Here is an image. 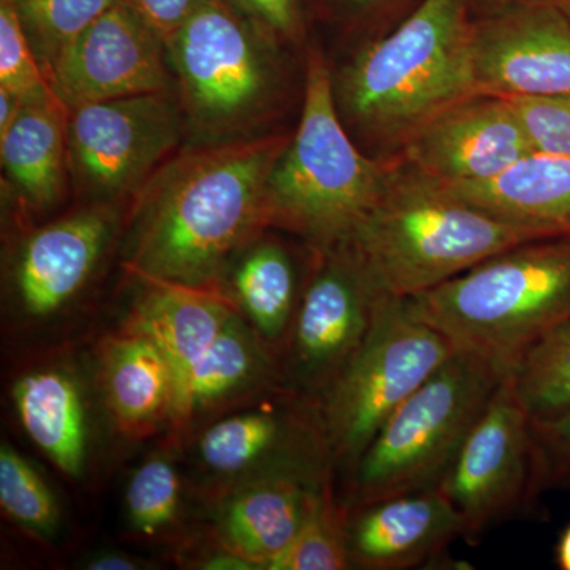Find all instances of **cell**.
Wrapping results in <instances>:
<instances>
[{"label":"cell","mask_w":570,"mask_h":570,"mask_svg":"<svg viewBox=\"0 0 570 570\" xmlns=\"http://www.w3.org/2000/svg\"><path fill=\"white\" fill-rule=\"evenodd\" d=\"M0 88L24 100L56 94L33 52L13 0H0Z\"/></svg>","instance_id":"31"},{"label":"cell","mask_w":570,"mask_h":570,"mask_svg":"<svg viewBox=\"0 0 570 570\" xmlns=\"http://www.w3.org/2000/svg\"><path fill=\"white\" fill-rule=\"evenodd\" d=\"M557 564L561 570H570V524L558 540Z\"/></svg>","instance_id":"39"},{"label":"cell","mask_w":570,"mask_h":570,"mask_svg":"<svg viewBox=\"0 0 570 570\" xmlns=\"http://www.w3.org/2000/svg\"><path fill=\"white\" fill-rule=\"evenodd\" d=\"M472 0H422L395 28L367 41L333 77L346 127L404 142L431 118L475 96Z\"/></svg>","instance_id":"2"},{"label":"cell","mask_w":570,"mask_h":570,"mask_svg":"<svg viewBox=\"0 0 570 570\" xmlns=\"http://www.w3.org/2000/svg\"><path fill=\"white\" fill-rule=\"evenodd\" d=\"M14 409L29 439L69 478L88 460V419L80 384L66 367L47 366L17 379Z\"/></svg>","instance_id":"25"},{"label":"cell","mask_w":570,"mask_h":570,"mask_svg":"<svg viewBox=\"0 0 570 570\" xmlns=\"http://www.w3.org/2000/svg\"><path fill=\"white\" fill-rule=\"evenodd\" d=\"M141 283L145 288L124 326L151 337L167 356L178 392L174 420V425L178 426L195 366L236 307L220 292Z\"/></svg>","instance_id":"19"},{"label":"cell","mask_w":570,"mask_h":570,"mask_svg":"<svg viewBox=\"0 0 570 570\" xmlns=\"http://www.w3.org/2000/svg\"><path fill=\"white\" fill-rule=\"evenodd\" d=\"M335 471L333 461L295 464L232 487L214 513L220 546L255 569H272L298 538Z\"/></svg>","instance_id":"16"},{"label":"cell","mask_w":570,"mask_h":570,"mask_svg":"<svg viewBox=\"0 0 570 570\" xmlns=\"http://www.w3.org/2000/svg\"><path fill=\"white\" fill-rule=\"evenodd\" d=\"M551 2H553L570 21V0H551Z\"/></svg>","instance_id":"41"},{"label":"cell","mask_w":570,"mask_h":570,"mask_svg":"<svg viewBox=\"0 0 570 570\" xmlns=\"http://www.w3.org/2000/svg\"><path fill=\"white\" fill-rule=\"evenodd\" d=\"M115 205L92 204L33 230L18 250L13 291L22 316L62 313L89 284L118 225Z\"/></svg>","instance_id":"17"},{"label":"cell","mask_w":570,"mask_h":570,"mask_svg":"<svg viewBox=\"0 0 570 570\" xmlns=\"http://www.w3.org/2000/svg\"><path fill=\"white\" fill-rule=\"evenodd\" d=\"M326 7L352 24L381 22L401 13H411L422 0H324Z\"/></svg>","instance_id":"35"},{"label":"cell","mask_w":570,"mask_h":570,"mask_svg":"<svg viewBox=\"0 0 570 570\" xmlns=\"http://www.w3.org/2000/svg\"><path fill=\"white\" fill-rule=\"evenodd\" d=\"M24 102L26 100L17 94L0 88V135L7 132V129L14 122Z\"/></svg>","instance_id":"38"},{"label":"cell","mask_w":570,"mask_h":570,"mask_svg":"<svg viewBox=\"0 0 570 570\" xmlns=\"http://www.w3.org/2000/svg\"><path fill=\"white\" fill-rule=\"evenodd\" d=\"M313 254L279 367L281 387L318 403L365 343L387 295L351 250Z\"/></svg>","instance_id":"10"},{"label":"cell","mask_w":570,"mask_h":570,"mask_svg":"<svg viewBox=\"0 0 570 570\" xmlns=\"http://www.w3.org/2000/svg\"><path fill=\"white\" fill-rule=\"evenodd\" d=\"M126 2L165 41L205 0H126Z\"/></svg>","instance_id":"36"},{"label":"cell","mask_w":570,"mask_h":570,"mask_svg":"<svg viewBox=\"0 0 570 570\" xmlns=\"http://www.w3.org/2000/svg\"><path fill=\"white\" fill-rule=\"evenodd\" d=\"M141 562L135 558L119 553H100L86 561L85 569L89 570H137Z\"/></svg>","instance_id":"37"},{"label":"cell","mask_w":570,"mask_h":570,"mask_svg":"<svg viewBox=\"0 0 570 570\" xmlns=\"http://www.w3.org/2000/svg\"><path fill=\"white\" fill-rule=\"evenodd\" d=\"M508 100L519 116L532 151L570 157V94Z\"/></svg>","instance_id":"33"},{"label":"cell","mask_w":570,"mask_h":570,"mask_svg":"<svg viewBox=\"0 0 570 570\" xmlns=\"http://www.w3.org/2000/svg\"><path fill=\"white\" fill-rule=\"evenodd\" d=\"M527 2V0H472L474 13H485V11L502 9V7L513 6V3Z\"/></svg>","instance_id":"40"},{"label":"cell","mask_w":570,"mask_h":570,"mask_svg":"<svg viewBox=\"0 0 570 570\" xmlns=\"http://www.w3.org/2000/svg\"><path fill=\"white\" fill-rule=\"evenodd\" d=\"M445 186L534 238H570L569 156L531 153L489 181Z\"/></svg>","instance_id":"20"},{"label":"cell","mask_w":570,"mask_h":570,"mask_svg":"<svg viewBox=\"0 0 570 570\" xmlns=\"http://www.w3.org/2000/svg\"><path fill=\"white\" fill-rule=\"evenodd\" d=\"M183 487L174 461L151 456L135 469L126 491L127 520L142 538H159L178 523Z\"/></svg>","instance_id":"30"},{"label":"cell","mask_w":570,"mask_h":570,"mask_svg":"<svg viewBox=\"0 0 570 570\" xmlns=\"http://www.w3.org/2000/svg\"><path fill=\"white\" fill-rule=\"evenodd\" d=\"M276 41L230 0H205L167 40L186 146L225 145L264 135L279 78Z\"/></svg>","instance_id":"6"},{"label":"cell","mask_w":570,"mask_h":570,"mask_svg":"<svg viewBox=\"0 0 570 570\" xmlns=\"http://www.w3.org/2000/svg\"><path fill=\"white\" fill-rule=\"evenodd\" d=\"M472 80L482 96L570 94V21L551 0H527L474 17Z\"/></svg>","instance_id":"12"},{"label":"cell","mask_w":570,"mask_h":570,"mask_svg":"<svg viewBox=\"0 0 570 570\" xmlns=\"http://www.w3.org/2000/svg\"><path fill=\"white\" fill-rule=\"evenodd\" d=\"M47 78L69 111L86 104L175 89L163 37L126 0L116 2L71 41Z\"/></svg>","instance_id":"13"},{"label":"cell","mask_w":570,"mask_h":570,"mask_svg":"<svg viewBox=\"0 0 570 570\" xmlns=\"http://www.w3.org/2000/svg\"><path fill=\"white\" fill-rule=\"evenodd\" d=\"M276 43H296L305 36L306 0H230Z\"/></svg>","instance_id":"34"},{"label":"cell","mask_w":570,"mask_h":570,"mask_svg":"<svg viewBox=\"0 0 570 570\" xmlns=\"http://www.w3.org/2000/svg\"><path fill=\"white\" fill-rule=\"evenodd\" d=\"M532 239L538 238L468 204L401 157L343 249L382 294L406 299Z\"/></svg>","instance_id":"3"},{"label":"cell","mask_w":570,"mask_h":570,"mask_svg":"<svg viewBox=\"0 0 570 570\" xmlns=\"http://www.w3.org/2000/svg\"><path fill=\"white\" fill-rule=\"evenodd\" d=\"M0 505L18 527L41 539L51 538L61 520L58 499L39 471L6 444L0 449Z\"/></svg>","instance_id":"29"},{"label":"cell","mask_w":570,"mask_h":570,"mask_svg":"<svg viewBox=\"0 0 570 570\" xmlns=\"http://www.w3.org/2000/svg\"><path fill=\"white\" fill-rule=\"evenodd\" d=\"M531 441L538 498L546 491H570V412L560 417L531 419Z\"/></svg>","instance_id":"32"},{"label":"cell","mask_w":570,"mask_h":570,"mask_svg":"<svg viewBox=\"0 0 570 570\" xmlns=\"http://www.w3.org/2000/svg\"><path fill=\"white\" fill-rule=\"evenodd\" d=\"M505 376L468 352L450 356L397 407L348 472L347 508L438 489Z\"/></svg>","instance_id":"7"},{"label":"cell","mask_w":570,"mask_h":570,"mask_svg":"<svg viewBox=\"0 0 570 570\" xmlns=\"http://www.w3.org/2000/svg\"><path fill=\"white\" fill-rule=\"evenodd\" d=\"M456 352L406 299L387 296L365 343L318 400L335 468L348 474L397 407Z\"/></svg>","instance_id":"8"},{"label":"cell","mask_w":570,"mask_h":570,"mask_svg":"<svg viewBox=\"0 0 570 570\" xmlns=\"http://www.w3.org/2000/svg\"><path fill=\"white\" fill-rule=\"evenodd\" d=\"M69 171L92 204L132 200L157 170L186 146L176 91L86 104L69 111Z\"/></svg>","instance_id":"9"},{"label":"cell","mask_w":570,"mask_h":570,"mask_svg":"<svg viewBox=\"0 0 570 570\" xmlns=\"http://www.w3.org/2000/svg\"><path fill=\"white\" fill-rule=\"evenodd\" d=\"M272 387H281L279 356L235 309L195 366L176 428L186 430L206 412Z\"/></svg>","instance_id":"24"},{"label":"cell","mask_w":570,"mask_h":570,"mask_svg":"<svg viewBox=\"0 0 570 570\" xmlns=\"http://www.w3.org/2000/svg\"><path fill=\"white\" fill-rule=\"evenodd\" d=\"M347 538L351 569L409 570L438 561L463 527L438 487L348 508Z\"/></svg>","instance_id":"18"},{"label":"cell","mask_w":570,"mask_h":570,"mask_svg":"<svg viewBox=\"0 0 570 570\" xmlns=\"http://www.w3.org/2000/svg\"><path fill=\"white\" fill-rule=\"evenodd\" d=\"M116 2L119 0H13L45 77L71 41Z\"/></svg>","instance_id":"28"},{"label":"cell","mask_w":570,"mask_h":570,"mask_svg":"<svg viewBox=\"0 0 570 570\" xmlns=\"http://www.w3.org/2000/svg\"><path fill=\"white\" fill-rule=\"evenodd\" d=\"M198 468L235 487L295 464L333 461L317 401L281 389L276 403L225 415L195 444Z\"/></svg>","instance_id":"14"},{"label":"cell","mask_w":570,"mask_h":570,"mask_svg":"<svg viewBox=\"0 0 570 570\" xmlns=\"http://www.w3.org/2000/svg\"><path fill=\"white\" fill-rule=\"evenodd\" d=\"M347 520V504L337 499L332 479L298 538L269 570L351 569Z\"/></svg>","instance_id":"27"},{"label":"cell","mask_w":570,"mask_h":570,"mask_svg":"<svg viewBox=\"0 0 570 570\" xmlns=\"http://www.w3.org/2000/svg\"><path fill=\"white\" fill-rule=\"evenodd\" d=\"M534 153L512 104L494 96L460 100L403 142V159L445 184L489 181Z\"/></svg>","instance_id":"15"},{"label":"cell","mask_w":570,"mask_h":570,"mask_svg":"<svg viewBox=\"0 0 570 570\" xmlns=\"http://www.w3.org/2000/svg\"><path fill=\"white\" fill-rule=\"evenodd\" d=\"M69 110L56 94L26 100L0 135L3 175L29 212H48L66 195L69 171Z\"/></svg>","instance_id":"22"},{"label":"cell","mask_w":570,"mask_h":570,"mask_svg":"<svg viewBox=\"0 0 570 570\" xmlns=\"http://www.w3.org/2000/svg\"><path fill=\"white\" fill-rule=\"evenodd\" d=\"M288 140L184 146L132 198L127 269L146 283L220 292L235 255L269 228L266 184Z\"/></svg>","instance_id":"1"},{"label":"cell","mask_w":570,"mask_h":570,"mask_svg":"<svg viewBox=\"0 0 570 570\" xmlns=\"http://www.w3.org/2000/svg\"><path fill=\"white\" fill-rule=\"evenodd\" d=\"M406 302L456 351L510 374L538 341L570 322V238L521 243Z\"/></svg>","instance_id":"4"},{"label":"cell","mask_w":570,"mask_h":570,"mask_svg":"<svg viewBox=\"0 0 570 570\" xmlns=\"http://www.w3.org/2000/svg\"><path fill=\"white\" fill-rule=\"evenodd\" d=\"M100 385L112 422L130 438L174 425L176 379L160 347L137 330L108 337L100 352Z\"/></svg>","instance_id":"21"},{"label":"cell","mask_w":570,"mask_h":570,"mask_svg":"<svg viewBox=\"0 0 570 570\" xmlns=\"http://www.w3.org/2000/svg\"><path fill=\"white\" fill-rule=\"evenodd\" d=\"M306 283L307 279L299 281L287 246L264 232L235 255L225 272L220 294L281 356Z\"/></svg>","instance_id":"23"},{"label":"cell","mask_w":570,"mask_h":570,"mask_svg":"<svg viewBox=\"0 0 570 570\" xmlns=\"http://www.w3.org/2000/svg\"><path fill=\"white\" fill-rule=\"evenodd\" d=\"M392 163L360 151L337 111L332 70L311 52L298 127L266 184L269 228L299 236L316 254L343 249L377 200Z\"/></svg>","instance_id":"5"},{"label":"cell","mask_w":570,"mask_h":570,"mask_svg":"<svg viewBox=\"0 0 570 570\" xmlns=\"http://www.w3.org/2000/svg\"><path fill=\"white\" fill-rule=\"evenodd\" d=\"M513 387L531 419L570 412V322L543 336L510 373Z\"/></svg>","instance_id":"26"},{"label":"cell","mask_w":570,"mask_h":570,"mask_svg":"<svg viewBox=\"0 0 570 570\" xmlns=\"http://www.w3.org/2000/svg\"><path fill=\"white\" fill-rule=\"evenodd\" d=\"M439 489L475 543L538 501L532 474L531 419L510 374L469 431Z\"/></svg>","instance_id":"11"}]
</instances>
